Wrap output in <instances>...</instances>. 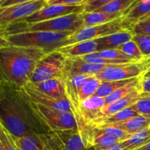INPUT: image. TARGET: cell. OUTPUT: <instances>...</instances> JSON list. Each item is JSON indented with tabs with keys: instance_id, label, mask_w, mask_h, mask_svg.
Here are the masks:
<instances>
[{
	"instance_id": "obj_36",
	"label": "cell",
	"mask_w": 150,
	"mask_h": 150,
	"mask_svg": "<svg viewBox=\"0 0 150 150\" xmlns=\"http://www.w3.org/2000/svg\"><path fill=\"white\" fill-rule=\"evenodd\" d=\"M132 31L134 34L150 36V18L144 19L133 25Z\"/></svg>"
},
{
	"instance_id": "obj_10",
	"label": "cell",
	"mask_w": 150,
	"mask_h": 150,
	"mask_svg": "<svg viewBox=\"0 0 150 150\" xmlns=\"http://www.w3.org/2000/svg\"><path fill=\"white\" fill-rule=\"evenodd\" d=\"M20 89L25 98L29 101L58 111L73 112L71 105L67 98H64L62 99H55L34 89L28 84Z\"/></svg>"
},
{
	"instance_id": "obj_3",
	"label": "cell",
	"mask_w": 150,
	"mask_h": 150,
	"mask_svg": "<svg viewBox=\"0 0 150 150\" xmlns=\"http://www.w3.org/2000/svg\"><path fill=\"white\" fill-rule=\"evenodd\" d=\"M84 26L81 13H72L56 18L35 23L18 22L4 29L6 35L27 32H75Z\"/></svg>"
},
{
	"instance_id": "obj_43",
	"label": "cell",
	"mask_w": 150,
	"mask_h": 150,
	"mask_svg": "<svg viewBox=\"0 0 150 150\" xmlns=\"http://www.w3.org/2000/svg\"><path fill=\"white\" fill-rule=\"evenodd\" d=\"M135 150H150V142L146 143V144L143 145L141 147L138 148V149H135Z\"/></svg>"
},
{
	"instance_id": "obj_9",
	"label": "cell",
	"mask_w": 150,
	"mask_h": 150,
	"mask_svg": "<svg viewBox=\"0 0 150 150\" xmlns=\"http://www.w3.org/2000/svg\"><path fill=\"white\" fill-rule=\"evenodd\" d=\"M84 5L69 6L47 4L45 7L34 13L31 16L26 17L20 22H23L26 23H35L56 18L60 16L70 15L72 13H81L84 10Z\"/></svg>"
},
{
	"instance_id": "obj_25",
	"label": "cell",
	"mask_w": 150,
	"mask_h": 150,
	"mask_svg": "<svg viewBox=\"0 0 150 150\" xmlns=\"http://www.w3.org/2000/svg\"><path fill=\"white\" fill-rule=\"evenodd\" d=\"M101 83L102 81L95 75L89 76L81 88L80 94H79L80 103L83 101L89 99L91 97L94 96Z\"/></svg>"
},
{
	"instance_id": "obj_7",
	"label": "cell",
	"mask_w": 150,
	"mask_h": 150,
	"mask_svg": "<svg viewBox=\"0 0 150 150\" xmlns=\"http://www.w3.org/2000/svg\"><path fill=\"white\" fill-rule=\"evenodd\" d=\"M66 57L58 51L48 53L37 64L30 83H38L54 78H61L64 73Z\"/></svg>"
},
{
	"instance_id": "obj_20",
	"label": "cell",
	"mask_w": 150,
	"mask_h": 150,
	"mask_svg": "<svg viewBox=\"0 0 150 150\" xmlns=\"http://www.w3.org/2000/svg\"><path fill=\"white\" fill-rule=\"evenodd\" d=\"M110 125L114 126L128 134L133 135L140 130L149 128L150 126V116L139 114L136 117L125 121L114 123Z\"/></svg>"
},
{
	"instance_id": "obj_22",
	"label": "cell",
	"mask_w": 150,
	"mask_h": 150,
	"mask_svg": "<svg viewBox=\"0 0 150 150\" xmlns=\"http://www.w3.org/2000/svg\"><path fill=\"white\" fill-rule=\"evenodd\" d=\"M122 16L123 13H108L97 11L90 12V13H86V12L81 13L84 26L103 24V23L116 20Z\"/></svg>"
},
{
	"instance_id": "obj_26",
	"label": "cell",
	"mask_w": 150,
	"mask_h": 150,
	"mask_svg": "<svg viewBox=\"0 0 150 150\" xmlns=\"http://www.w3.org/2000/svg\"><path fill=\"white\" fill-rule=\"evenodd\" d=\"M16 147L18 150H45L41 141L35 139L34 136H22L15 137L12 136Z\"/></svg>"
},
{
	"instance_id": "obj_35",
	"label": "cell",
	"mask_w": 150,
	"mask_h": 150,
	"mask_svg": "<svg viewBox=\"0 0 150 150\" xmlns=\"http://www.w3.org/2000/svg\"><path fill=\"white\" fill-rule=\"evenodd\" d=\"M98 52L100 53V54L102 57H105L106 59H119L125 60V61L128 62H135L118 48L103 50V51H98Z\"/></svg>"
},
{
	"instance_id": "obj_34",
	"label": "cell",
	"mask_w": 150,
	"mask_h": 150,
	"mask_svg": "<svg viewBox=\"0 0 150 150\" xmlns=\"http://www.w3.org/2000/svg\"><path fill=\"white\" fill-rule=\"evenodd\" d=\"M133 40L145 57H150V36L134 34Z\"/></svg>"
},
{
	"instance_id": "obj_49",
	"label": "cell",
	"mask_w": 150,
	"mask_h": 150,
	"mask_svg": "<svg viewBox=\"0 0 150 150\" xmlns=\"http://www.w3.org/2000/svg\"><path fill=\"white\" fill-rule=\"evenodd\" d=\"M93 150H94V149H93Z\"/></svg>"
},
{
	"instance_id": "obj_30",
	"label": "cell",
	"mask_w": 150,
	"mask_h": 150,
	"mask_svg": "<svg viewBox=\"0 0 150 150\" xmlns=\"http://www.w3.org/2000/svg\"><path fill=\"white\" fill-rule=\"evenodd\" d=\"M117 48L125 53L127 57H130L132 60L135 62L142 61L146 58L142 54L137 44L133 40H131L122 44Z\"/></svg>"
},
{
	"instance_id": "obj_28",
	"label": "cell",
	"mask_w": 150,
	"mask_h": 150,
	"mask_svg": "<svg viewBox=\"0 0 150 150\" xmlns=\"http://www.w3.org/2000/svg\"><path fill=\"white\" fill-rule=\"evenodd\" d=\"M134 1L135 0H114L95 11L108 13H124Z\"/></svg>"
},
{
	"instance_id": "obj_31",
	"label": "cell",
	"mask_w": 150,
	"mask_h": 150,
	"mask_svg": "<svg viewBox=\"0 0 150 150\" xmlns=\"http://www.w3.org/2000/svg\"><path fill=\"white\" fill-rule=\"evenodd\" d=\"M0 150H18L14 143L12 135L0 121Z\"/></svg>"
},
{
	"instance_id": "obj_14",
	"label": "cell",
	"mask_w": 150,
	"mask_h": 150,
	"mask_svg": "<svg viewBox=\"0 0 150 150\" xmlns=\"http://www.w3.org/2000/svg\"><path fill=\"white\" fill-rule=\"evenodd\" d=\"M108 65L89 63L79 57H66L64 73L94 76L102 71Z\"/></svg>"
},
{
	"instance_id": "obj_47",
	"label": "cell",
	"mask_w": 150,
	"mask_h": 150,
	"mask_svg": "<svg viewBox=\"0 0 150 150\" xmlns=\"http://www.w3.org/2000/svg\"><path fill=\"white\" fill-rule=\"evenodd\" d=\"M2 1V0H0V1Z\"/></svg>"
},
{
	"instance_id": "obj_37",
	"label": "cell",
	"mask_w": 150,
	"mask_h": 150,
	"mask_svg": "<svg viewBox=\"0 0 150 150\" xmlns=\"http://www.w3.org/2000/svg\"><path fill=\"white\" fill-rule=\"evenodd\" d=\"M113 1H114V0H88L87 2L84 5L83 12L90 13V12L95 11L100 7H103L105 4H108Z\"/></svg>"
},
{
	"instance_id": "obj_44",
	"label": "cell",
	"mask_w": 150,
	"mask_h": 150,
	"mask_svg": "<svg viewBox=\"0 0 150 150\" xmlns=\"http://www.w3.org/2000/svg\"><path fill=\"white\" fill-rule=\"evenodd\" d=\"M149 63H150V57H149ZM144 77H145V78H146V77H150V66H149V70H148V72H147V73H146V74L144 76Z\"/></svg>"
},
{
	"instance_id": "obj_2",
	"label": "cell",
	"mask_w": 150,
	"mask_h": 150,
	"mask_svg": "<svg viewBox=\"0 0 150 150\" xmlns=\"http://www.w3.org/2000/svg\"><path fill=\"white\" fill-rule=\"evenodd\" d=\"M72 32H27L7 35L10 45L42 49L47 53L57 51L65 45Z\"/></svg>"
},
{
	"instance_id": "obj_4",
	"label": "cell",
	"mask_w": 150,
	"mask_h": 150,
	"mask_svg": "<svg viewBox=\"0 0 150 150\" xmlns=\"http://www.w3.org/2000/svg\"><path fill=\"white\" fill-rule=\"evenodd\" d=\"M33 114L52 132L57 130H77V122L73 112L58 111L28 100Z\"/></svg>"
},
{
	"instance_id": "obj_5",
	"label": "cell",
	"mask_w": 150,
	"mask_h": 150,
	"mask_svg": "<svg viewBox=\"0 0 150 150\" xmlns=\"http://www.w3.org/2000/svg\"><path fill=\"white\" fill-rule=\"evenodd\" d=\"M125 29L132 30L131 26L125 20L123 16L116 20L103 24L83 26L67 38L64 46L77 43L82 41L96 40Z\"/></svg>"
},
{
	"instance_id": "obj_24",
	"label": "cell",
	"mask_w": 150,
	"mask_h": 150,
	"mask_svg": "<svg viewBox=\"0 0 150 150\" xmlns=\"http://www.w3.org/2000/svg\"><path fill=\"white\" fill-rule=\"evenodd\" d=\"M149 142H150L149 127L131 135L127 140L122 142V144L127 150H135Z\"/></svg>"
},
{
	"instance_id": "obj_27",
	"label": "cell",
	"mask_w": 150,
	"mask_h": 150,
	"mask_svg": "<svg viewBox=\"0 0 150 150\" xmlns=\"http://www.w3.org/2000/svg\"><path fill=\"white\" fill-rule=\"evenodd\" d=\"M135 79H136V78H135ZM133 79H129V80H124V81L102 82L94 96L100 97V98H106L107 96L111 95V93L115 92L116 90L119 89L120 88L124 86L125 85L128 83L129 82L133 81Z\"/></svg>"
},
{
	"instance_id": "obj_18",
	"label": "cell",
	"mask_w": 150,
	"mask_h": 150,
	"mask_svg": "<svg viewBox=\"0 0 150 150\" xmlns=\"http://www.w3.org/2000/svg\"><path fill=\"white\" fill-rule=\"evenodd\" d=\"M150 13V0H135L134 2L123 13L125 20L133 27Z\"/></svg>"
},
{
	"instance_id": "obj_32",
	"label": "cell",
	"mask_w": 150,
	"mask_h": 150,
	"mask_svg": "<svg viewBox=\"0 0 150 150\" xmlns=\"http://www.w3.org/2000/svg\"><path fill=\"white\" fill-rule=\"evenodd\" d=\"M93 127V126H92ZM96 128L97 130L99 131L102 132V133H105L107 135L112 136V137L115 138L117 140L120 141V142H124V141L127 140V139L130 137L131 135L128 134V133H125L123 130H120V129L117 128V127H114L113 125H104V126H98V127H94Z\"/></svg>"
},
{
	"instance_id": "obj_1",
	"label": "cell",
	"mask_w": 150,
	"mask_h": 150,
	"mask_svg": "<svg viewBox=\"0 0 150 150\" xmlns=\"http://www.w3.org/2000/svg\"><path fill=\"white\" fill-rule=\"evenodd\" d=\"M42 49L10 45L0 49V79L18 89L24 87L40 60L46 55Z\"/></svg>"
},
{
	"instance_id": "obj_11",
	"label": "cell",
	"mask_w": 150,
	"mask_h": 150,
	"mask_svg": "<svg viewBox=\"0 0 150 150\" xmlns=\"http://www.w3.org/2000/svg\"><path fill=\"white\" fill-rule=\"evenodd\" d=\"M89 76L82 74H72L64 73L62 75L63 82L65 89V95L71 105L72 111L75 116L79 114L80 107V94L81 88Z\"/></svg>"
},
{
	"instance_id": "obj_38",
	"label": "cell",
	"mask_w": 150,
	"mask_h": 150,
	"mask_svg": "<svg viewBox=\"0 0 150 150\" xmlns=\"http://www.w3.org/2000/svg\"><path fill=\"white\" fill-rule=\"evenodd\" d=\"M88 0H54L48 2V4H61V5H84Z\"/></svg>"
},
{
	"instance_id": "obj_16",
	"label": "cell",
	"mask_w": 150,
	"mask_h": 150,
	"mask_svg": "<svg viewBox=\"0 0 150 150\" xmlns=\"http://www.w3.org/2000/svg\"><path fill=\"white\" fill-rule=\"evenodd\" d=\"M134 33L130 29L120 31L111 35L95 40L98 45V51L117 48L122 44L133 40Z\"/></svg>"
},
{
	"instance_id": "obj_21",
	"label": "cell",
	"mask_w": 150,
	"mask_h": 150,
	"mask_svg": "<svg viewBox=\"0 0 150 150\" xmlns=\"http://www.w3.org/2000/svg\"><path fill=\"white\" fill-rule=\"evenodd\" d=\"M138 115H139V114L133 108L130 107V108H126V109L119 111V112L115 113L114 114L100 117V118L96 119V120H93L89 123H86V124L90 126H93V127L110 125L114 124V123L125 121V120L133 118V117H136Z\"/></svg>"
},
{
	"instance_id": "obj_48",
	"label": "cell",
	"mask_w": 150,
	"mask_h": 150,
	"mask_svg": "<svg viewBox=\"0 0 150 150\" xmlns=\"http://www.w3.org/2000/svg\"><path fill=\"white\" fill-rule=\"evenodd\" d=\"M149 129H150V126H149Z\"/></svg>"
},
{
	"instance_id": "obj_17",
	"label": "cell",
	"mask_w": 150,
	"mask_h": 150,
	"mask_svg": "<svg viewBox=\"0 0 150 150\" xmlns=\"http://www.w3.org/2000/svg\"><path fill=\"white\" fill-rule=\"evenodd\" d=\"M34 89L54 98L55 99H62L67 98L65 95L64 82L61 78H54L38 83H27Z\"/></svg>"
},
{
	"instance_id": "obj_40",
	"label": "cell",
	"mask_w": 150,
	"mask_h": 150,
	"mask_svg": "<svg viewBox=\"0 0 150 150\" xmlns=\"http://www.w3.org/2000/svg\"><path fill=\"white\" fill-rule=\"evenodd\" d=\"M10 44L7 40V35L4 30L0 29V49L10 46Z\"/></svg>"
},
{
	"instance_id": "obj_23",
	"label": "cell",
	"mask_w": 150,
	"mask_h": 150,
	"mask_svg": "<svg viewBox=\"0 0 150 150\" xmlns=\"http://www.w3.org/2000/svg\"><path fill=\"white\" fill-rule=\"evenodd\" d=\"M144 78V76H140V77L134 79L133 81H131L129 82L128 83L125 85L124 86L120 88L119 89L116 90L115 92L111 93V95L107 96L106 98H105V105H109V104L115 102V101L118 100L127 96L128 94H130V92H133V91L135 89H136L138 86H141V85L142 84Z\"/></svg>"
},
{
	"instance_id": "obj_29",
	"label": "cell",
	"mask_w": 150,
	"mask_h": 150,
	"mask_svg": "<svg viewBox=\"0 0 150 150\" xmlns=\"http://www.w3.org/2000/svg\"><path fill=\"white\" fill-rule=\"evenodd\" d=\"M82 59L87 62L89 63L96 64H103V65H114V64H125V63L133 62L125 61V60H119V59H109L105 57H102L98 51L91 53V54H86V55L80 57Z\"/></svg>"
},
{
	"instance_id": "obj_46",
	"label": "cell",
	"mask_w": 150,
	"mask_h": 150,
	"mask_svg": "<svg viewBox=\"0 0 150 150\" xmlns=\"http://www.w3.org/2000/svg\"><path fill=\"white\" fill-rule=\"evenodd\" d=\"M54 1V0H45V1H46L47 3L49 2V1Z\"/></svg>"
},
{
	"instance_id": "obj_45",
	"label": "cell",
	"mask_w": 150,
	"mask_h": 150,
	"mask_svg": "<svg viewBox=\"0 0 150 150\" xmlns=\"http://www.w3.org/2000/svg\"><path fill=\"white\" fill-rule=\"evenodd\" d=\"M150 18V13H149V15H148V16H146V18H144V19H146V18ZM144 19H143V20H144Z\"/></svg>"
},
{
	"instance_id": "obj_13",
	"label": "cell",
	"mask_w": 150,
	"mask_h": 150,
	"mask_svg": "<svg viewBox=\"0 0 150 150\" xmlns=\"http://www.w3.org/2000/svg\"><path fill=\"white\" fill-rule=\"evenodd\" d=\"M55 136V150H90L83 144V140L79 130H57L54 131Z\"/></svg>"
},
{
	"instance_id": "obj_15",
	"label": "cell",
	"mask_w": 150,
	"mask_h": 150,
	"mask_svg": "<svg viewBox=\"0 0 150 150\" xmlns=\"http://www.w3.org/2000/svg\"><path fill=\"white\" fill-rule=\"evenodd\" d=\"M143 94L144 91L142 84L141 86H138L136 89H135L133 92L128 94L127 96L124 97V98H121V99L115 101V102L112 103L109 105H105L101 111L100 117L114 114L115 113L119 112V111L130 108L139 100V99L142 96Z\"/></svg>"
},
{
	"instance_id": "obj_39",
	"label": "cell",
	"mask_w": 150,
	"mask_h": 150,
	"mask_svg": "<svg viewBox=\"0 0 150 150\" xmlns=\"http://www.w3.org/2000/svg\"><path fill=\"white\" fill-rule=\"evenodd\" d=\"M29 1H32V0H2V1H0V7L16 5V4H22V3L27 2Z\"/></svg>"
},
{
	"instance_id": "obj_33",
	"label": "cell",
	"mask_w": 150,
	"mask_h": 150,
	"mask_svg": "<svg viewBox=\"0 0 150 150\" xmlns=\"http://www.w3.org/2000/svg\"><path fill=\"white\" fill-rule=\"evenodd\" d=\"M131 108L139 114L150 116V93L144 92L142 96Z\"/></svg>"
},
{
	"instance_id": "obj_6",
	"label": "cell",
	"mask_w": 150,
	"mask_h": 150,
	"mask_svg": "<svg viewBox=\"0 0 150 150\" xmlns=\"http://www.w3.org/2000/svg\"><path fill=\"white\" fill-rule=\"evenodd\" d=\"M149 57L139 62L108 65L95 76L102 82L124 81L144 76L149 69Z\"/></svg>"
},
{
	"instance_id": "obj_41",
	"label": "cell",
	"mask_w": 150,
	"mask_h": 150,
	"mask_svg": "<svg viewBox=\"0 0 150 150\" xmlns=\"http://www.w3.org/2000/svg\"><path fill=\"white\" fill-rule=\"evenodd\" d=\"M94 150H127L125 149L122 142L117 144L114 145L112 146H110L108 148H105V149H100V148H94Z\"/></svg>"
},
{
	"instance_id": "obj_42",
	"label": "cell",
	"mask_w": 150,
	"mask_h": 150,
	"mask_svg": "<svg viewBox=\"0 0 150 150\" xmlns=\"http://www.w3.org/2000/svg\"><path fill=\"white\" fill-rule=\"evenodd\" d=\"M142 88H143L144 92L150 93V77L144 78L143 82H142Z\"/></svg>"
},
{
	"instance_id": "obj_12",
	"label": "cell",
	"mask_w": 150,
	"mask_h": 150,
	"mask_svg": "<svg viewBox=\"0 0 150 150\" xmlns=\"http://www.w3.org/2000/svg\"><path fill=\"white\" fill-rule=\"evenodd\" d=\"M105 105V98L92 96L80 103L79 114L75 116L77 123H89L99 118Z\"/></svg>"
},
{
	"instance_id": "obj_8",
	"label": "cell",
	"mask_w": 150,
	"mask_h": 150,
	"mask_svg": "<svg viewBox=\"0 0 150 150\" xmlns=\"http://www.w3.org/2000/svg\"><path fill=\"white\" fill-rule=\"evenodd\" d=\"M47 4L45 0H32L16 5L0 7V29L20 22Z\"/></svg>"
},
{
	"instance_id": "obj_19",
	"label": "cell",
	"mask_w": 150,
	"mask_h": 150,
	"mask_svg": "<svg viewBox=\"0 0 150 150\" xmlns=\"http://www.w3.org/2000/svg\"><path fill=\"white\" fill-rule=\"evenodd\" d=\"M57 51L65 57H79L98 51V45L95 40H91L62 47Z\"/></svg>"
}]
</instances>
